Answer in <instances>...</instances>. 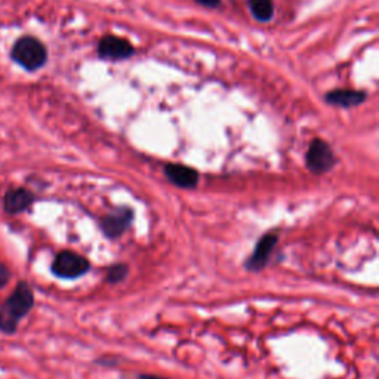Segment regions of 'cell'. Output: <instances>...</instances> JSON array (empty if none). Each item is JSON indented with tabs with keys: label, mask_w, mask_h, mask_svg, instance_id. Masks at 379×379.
<instances>
[{
	"label": "cell",
	"mask_w": 379,
	"mask_h": 379,
	"mask_svg": "<svg viewBox=\"0 0 379 379\" xmlns=\"http://www.w3.org/2000/svg\"><path fill=\"white\" fill-rule=\"evenodd\" d=\"M34 295L27 283H18L15 291L0 308V330L14 334L21 320L31 310Z\"/></svg>",
	"instance_id": "cell-1"
},
{
	"label": "cell",
	"mask_w": 379,
	"mask_h": 379,
	"mask_svg": "<svg viewBox=\"0 0 379 379\" xmlns=\"http://www.w3.org/2000/svg\"><path fill=\"white\" fill-rule=\"evenodd\" d=\"M10 58L24 70L38 71L46 64V46L33 36H22L10 49Z\"/></svg>",
	"instance_id": "cell-2"
},
{
	"label": "cell",
	"mask_w": 379,
	"mask_h": 379,
	"mask_svg": "<svg viewBox=\"0 0 379 379\" xmlns=\"http://www.w3.org/2000/svg\"><path fill=\"white\" fill-rule=\"evenodd\" d=\"M89 267L91 264L85 256L71 251H64L55 256L52 263V272L59 279L73 280L86 274Z\"/></svg>",
	"instance_id": "cell-3"
},
{
	"label": "cell",
	"mask_w": 379,
	"mask_h": 379,
	"mask_svg": "<svg viewBox=\"0 0 379 379\" xmlns=\"http://www.w3.org/2000/svg\"><path fill=\"white\" fill-rule=\"evenodd\" d=\"M307 168L313 173H326L332 169L335 163L334 151L329 147L327 142L322 139H314L307 151Z\"/></svg>",
	"instance_id": "cell-4"
},
{
	"label": "cell",
	"mask_w": 379,
	"mask_h": 379,
	"mask_svg": "<svg viewBox=\"0 0 379 379\" xmlns=\"http://www.w3.org/2000/svg\"><path fill=\"white\" fill-rule=\"evenodd\" d=\"M132 219H134L132 209L121 208L104 217L100 222V227L105 237H109V239H117V237H121L123 233H126V230L130 227V224H132Z\"/></svg>",
	"instance_id": "cell-5"
},
{
	"label": "cell",
	"mask_w": 379,
	"mask_h": 379,
	"mask_svg": "<svg viewBox=\"0 0 379 379\" xmlns=\"http://www.w3.org/2000/svg\"><path fill=\"white\" fill-rule=\"evenodd\" d=\"M277 239L279 237L276 233H267L261 237L256 243L254 254L246 261V268L249 271H259L267 265L272 249L277 245Z\"/></svg>",
	"instance_id": "cell-6"
},
{
	"label": "cell",
	"mask_w": 379,
	"mask_h": 379,
	"mask_svg": "<svg viewBox=\"0 0 379 379\" xmlns=\"http://www.w3.org/2000/svg\"><path fill=\"white\" fill-rule=\"evenodd\" d=\"M164 175L173 185L180 188H194L199 184L197 171L184 164H168L164 168Z\"/></svg>",
	"instance_id": "cell-7"
},
{
	"label": "cell",
	"mask_w": 379,
	"mask_h": 379,
	"mask_svg": "<svg viewBox=\"0 0 379 379\" xmlns=\"http://www.w3.org/2000/svg\"><path fill=\"white\" fill-rule=\"evenodd\" d=\"M100 55L104 58H110V59H123L132 55L134 49L130 46L129 42L121 38H113V36H109V38H104L100 42L98 46Z\"/></svg>",
	"instance_id": "cell-8"
},
{
	"label": "cell",
	"mask_w": 379,
	"mask_h": 379,
	"mask_svg": "<svg viewBox=\"0 0 379 379\" xmlns=\"http://www.w3.org/2000/svg\"><path fill=\"white\" fill-rule=\"evenodd\" d=\"M33 203V194L24 188L10 190L5 196V209L9 213H20Z\"/></svg>",
	"instance_id": "cell-9"
},
{
	"label": "cell",
	"mask_w": 379,
	"mask_h": 379,
	"mask_svg": "<svg viewBox=\"0 0 379 379\" xmlns=\"http://www.w3.org/2000/svg\"><path fill=\"white\" fill-rule=\"evenodd\" d=\"M327 101L339 107H354L364 101V93L355 91H335L327 95Z\"/></svg>",
	"instance_id": "cell-10"
},
{
	"label": "cell",
	"mask_w": 379,
	"mask_h": 379,
	"mask_svg": "<svg viewBox=\"0 0 379 379\" xmlns=\"http://www.w3.org/2000/svg\"><path fill=\"white\" fill-rule=\"evenodd\" d=\"M249 6H251L255 18H258L259 21H268L272 17L271 0H251Z\"/></svg>",
	"instance_id": "cell-11"
},
{
	"label": "cell",
	"mask_w": 379,
	"mask_h": 379,
	"mask_svg": "<svg viewBox=\"0 0 379 379\" xmlns=\"http://www.w3.org/2000/svg\"><path fill=\"white\" fill-rule=\"evenodd\" d=\"M129 274V268L126 264H116L107 270V281L116 284L118 281H123Z\"/></svg>",
	"instance_id": "cell-12"
},
{
	"label": "cell",
	"mask_w": 379,
	"mask_h": 379,
	"mask_svg": "<svg viewBox=\"0 0 379 379\" xmlns=\"http://www.w3.org/2000/svg\"><path fill=\"white\" fill-rule=\"evenodd\" d=\"M8 279H9L8 268L3 264H0V288L5 286V284L8 283Z\"/></svg>",
	"instance_id": "cell-13"
},
{
	"label": "cell",
	"mask_w": 379,
	"mask_h": 379,
	"mask_svg": "<svg viewBox=\"0 0 379 379\" xmlns=\"http://www.w3.org/2000/svg\"><path fill=\"white\" fill-rule=\"evenodd\" d=\"M197 2L205 5V6H218L219 5V0H197Z\"/></svg>",
	"instance_id": "cell-14"
},
{
	"label": "cell",
	"mask_w": 379,
	"mask_h": 379,
	"mask_svg": "<svg viewBox=\"0 0 379 379\" xmlns=\"http://www.w3.org/2000/svg\"><path fill=\"white\" fill-rule=\"evenodd\" d=\"M141 379H163V378H157V376H141Z\"/></svg>",
	"instance_id": "cell-15"
}]
</instances>
